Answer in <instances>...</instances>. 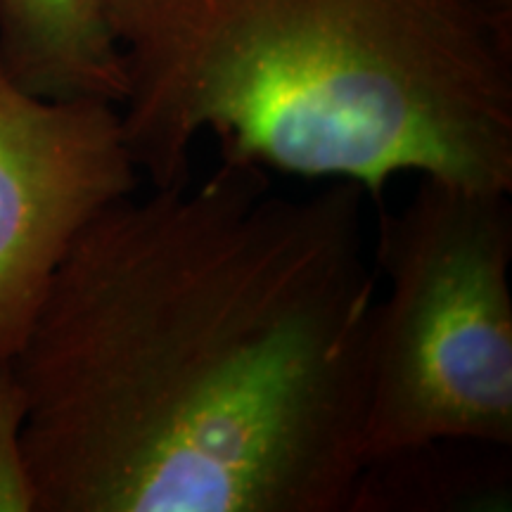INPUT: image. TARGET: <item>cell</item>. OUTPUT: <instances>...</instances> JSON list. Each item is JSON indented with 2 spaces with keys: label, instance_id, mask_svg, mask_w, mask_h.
<instances>
[{
  "label": "cell",
  "instance_id": "52a82bcc",
  "mask_svg": "<svg viewBox=\"0 0 512 512\" xmlns=\"http://www.w3.org/2000/svg\"><path fill=\"white\" fill-rule=\"evenodd\" d=\"M27 396L12 358L0 361V512H34L22 432Z\"/></svg>",
  "mask_w": 512,
  "mask_h": 512
},
{
  "label": "cell",
  "instance_id": "6da1fadb",
  "mask_svg": "<svg viewBox=\"0 0 512 512\" xmlns=\"http://www.w3.org/2000/svg\"><path fill=\"white\" fill-rule=\"evenodd\" d=\"M363 200L221 159L93 216L12 358L34 512H349L377 302Z\"/></svg>",
  "mask_w": 512,
  "mask_h": 512
},
{
  "label": "cell",
  "instance_id": "7a4b0ae2",
  "mask_svg": "<svg viewBox=\"0 0 512 512\" xmlns=\"http://www.w3.org/2000/svg\"><path fill=\"white\" fill-rule=\"evenodd\" d=\"M121 131L152 188L192 147L354 183L512 190V0H107Z\"/></svg>",
  "mask_w": 512,
  "mask_h": 512
},
{
  "label": "cell",
  "instance_id": "8992f818",
  "mask_svg": "<svg viewBox=\"0 0 512 512\" xmlns=\"http://www.w3.org/2000/svg\"><path fill=\"white\" fill-rule=\"evenodd\" d=\"M510 446L441 439L363 465L349 512L498 510L510 501Z\"/></svg>",
  "mask_w": 512,
  "mask_h": 512
},
{
  "label": "cell",
  "instance_id": "277c9868",
  "mask_svg": "<svg viewBox=\"0 0 512 512\" xmlns=\"http://www.w3.org/2000/svg\"><path fill=\"white\" fill-rule=\"evenodd\" d=\"M138 183L117 105L41 98L0 62V361L22 347L76 235Z\"/></svg>",
  "mask_w": 512,
  "mask_h": 512
},
{
  "label": "cell",
  "instance_id": "3957f363",
  "mask_svg": "<svg viewBox=\"0 0 512 512\" xmlns=\"http://www.w3.org/2000/svg\"><path fill=\"white\" fill-rule=\"evenodd\" d=\"M510 192L420 178L380 216L366 463L441 439L512 446Z\"/></svg>",
  "mask_w": 512,
  "mask_h": 512
},
{
  "label": "cell",
  "instance_id": "5b68a950",
  "mask_svg": "<svg viewBox=\"0 0 512 512\" xmlns=\"http://www.w3.org/2000/svg\"><path fill=\"white\" fill-rule=\"evenodd\" d=\"M107 0H0V62L19 86L50 100L119 105L124 74Z\"/></svg>",
  "mask_w": 512,
  "mask_h": 512
}]
</instances>
